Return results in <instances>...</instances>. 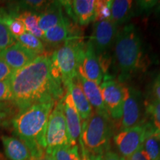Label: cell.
<instances>
[{
  "mask_svg": "<svg viewBox=\"0 0 160 160\" xmlns=\"http://www.w3.org/2000/svg\"><path fill=\"white\" fill-rule=\"evenodd\" d=\"M12 103L19 112L36 104L57 102L64 95L63 84L51 57L39 55L10 79Z\"/></svg>",
  "mask_w": 160,
  "mask_h": 160,
  "instance_id": "6da1fadb",
  "label": "cell"
},
{
  "mask_svg": "<svg viewBox=\"0 0 160 160\" xmlns=\"http://www.w3.org/2000/svg\"><path fill=\"white\" fill-rule=\"evenodd\" d=\"M55 103L36 104L12 118L11 122L15 135L27 145L32 157H39L45 152L46 129Z\"/></svg>",
  "mask_w": 160,
  "mask_h": 160,
  "instance_id": "7a4b0ae2",
  "label": "cell"
},
{
  "mask_svg": "<svg viewBox=\"0 0 160 160\" xmlns=\"http://www.w3.org/2000/svg\"><path fill=\"white\" fill-rule=\"evenodd\" d=\"M142 58V42L137 28L128 24L118 30L114 42V59L119 72V82L141 68Z\"/></svg>",
  "mask_w": 160,
  "mask_h": 160,
  "instance_id": "3957f363",
  "label": "cell"
},
{
  "mask_svg": "<svg viewBox=\"0 0 160 160\" xmlns=\"http://www.w3.org/2000/svg\"><path fill=\"white\" fill-rule=\"evenodd\" d=\"M111 135L108 113L93 111L91 117L82 123L79 142L93 160L109 151Z\"/></svg>",
  "mask_w": 160,
  "mask_h": 160,
  "instance_id": "277c9868",
  "label": "cell"
},
{
  "mask_svg": "<svg viewBox=\"0 0 160 160\" xmlns=\"http://www.w3.org/2000/svg\"><path fill=\"white\" fill-rule=\"evenodd\" d=\"M85 44L79 34L68 39L51 57L53 67L59 72L65 88L77 77Z\"/></svg>",
  "mask_w": 160,
  "mask_h": 160,
  "instance_id": "5b68a950",
  "label": "cell"
},
{
  "mask_svg": "<svg viewBox=\"0 0 160 160\" xmlns=\"http://www.w3.org/2000/svg\"><path fill=\"white\" fill-rule=\"evenodd\" d=\"M62 98L57 102L49 116L45 134V152L47 153L57 147L70 145Z\"/></svg>",
  "mask_w": 160,
  "mask_h": 160,
  "instance_id": "8992f818",
  "label": "cell"
},
{
  "mask_svg": "<svg viewBox=\"0 0 160 160\" xmlns=\"http://www.w3.org/2000/svg\"><path fill=\"white\" fill-rule=\"evenodd\" d=\"M149 129L148 123L142 122L130 128L122 130L113 137L122 157L127 159L141 148Z\"/></svg>",
  "mask_w": 160,
  "mask_h": 160,
  "instance_id": "52a82bcc",
  "label": "cell"
},
{
  "mask_svg": "<svg viewBox=\"0 0 160 160\" xmlns=\"http://www.w3.org/2000/svg\"><path fill=\"white\" fill-rule=\"evenodd\" d=\"M124 85L114 80L108 74L104 76L99 88L105 108L109 117L113 119L120 120L122 116L124 102Z\"/></svg>",
  "mask_w": 160,
  "mask_h": 160,
  "instance_id": "ba28073f",
  "label": "cell"
},
{
  "mask_svg": "<svg viewBox=\"0 0 160 160\" xmlns=\"http://www.w3.org/2000/svg\"><path fill=\"white\" fill-rule=\"evenodd\" d=\"M118 26L111 19L95 22L90 41L98 56H105L114 44Z\"/></svg>",
  "mask_w": 160,
  "mask_h": 160,
  "instance_id": "9c48e42d",
  "label": "cell"
},
{
  "mask_svg": "<svg viewBox=\"0 0 160 160\" xmlns=\"http://www.w3.org/2000/svg\"><path fill=\"white\" fill-rule=\"evenodd\" d=\"M124 102L122 116L120 119V129L125 130L140 124L141 105L139 93L132 88L123 86Z\"/></svg>",
  "mask_w": 160,
  "mask_h": 160,
  "instance_id": "30bf717a",
  "label": "cell"
},
{
  "mask_svg": "<svg viewBox=\"0 0 160 160\" xmlns=\"http://www.w3.org/2000/svg\"><path fill=\"white\" fill-rule=\"evenodd\" d=\"M78 73L85 76L88 79L94 82L98 85H100L104 76L106 74L101 60L96 53L90 40L85 45Z\"/></svg>",
  "mask_w": 160,
  "mask_h": 160,
  "instance_id": "8fae6325",
  "label": "cell"
},
{
  "mask_svg": "<svg viewBox=\"0 0 160 160\" xmlns=\"http://www.w3.org/2000/svg\"><path fill=\"white\" fill-rule=\"evenodd\" d=\"M68 15L80 25H87L94 21L96 0L61 1Z\"/></svg>",
  "mask_w": 160,
  "mask_h": 160,
  "instance_id": "7c38bea8",
  "label": "cell"
},
{
  "mask_svg": "<svg viewBox=\"0 0 160 160\" xmlns=\"http://www.w3.org/2000/svg\"><path fill=\"white\" fill-rule=\"evenodd\" d=\"M63 109L65 113L68 133L69 145H78L82 133V120L76 108L72 97L68 92L62 98Z\"/></svg>",
  "mask_w": 160,
  "mask_h": 160,
  "instance_id": "4fadbf2b",
  "label": "cell"
},
{
  "mask_svg": "<svg viewBox=\"0 0 160 160\" xmlns=\"http://www.w3.org/2000/svg\"><path fill=\"white\" fill-rule=\"evenodd\" d=\"M38 56L17 42L11 47L0 52V59L7 63L14 71L25 67Z\"/></svg>",
  "mask_w": 160,
  "mask_h": 160,
  "instance_id": "5bb4252c",
  "label": "cell"
},
{
  "mask_svg": "<svg viewBox=\"0 0 160 160\" xmlns=\"http://www.w3.org/2000/svg\"><path fill=\"white\" fill-rule=\"evenodd\" d=\"M77 77L86 98L88 100L92 108H94V111L100 113H108L99 85L94 82L88 79L85 76L79 73H77Z\"/></svg>",
  "mask_w": 160,
  "mask_h": 160,
  "instance_id": "9a60e30c",
  "label": "cell"
},
{
  "mask_svg": "<svg viewBox=\"0 0 160 160\" xmlns=\"http://www.w3.org/2000/svg\"><path fill=\"white\" fill-rule=\"evenodd\" d=\"M68 92L71 94L76 108L81 118L82 123L91 117L93 110L85 93L82 89L81 85L78 81L77 77L68 85Z\"/></svg>",
  "mask_w": 160,
  "mask_h": 160,
  "instance_id": "2e32d148",
  "label": "cell"
},
{
  "mask_svg": "<svg viewBox=\"0 0 160 160\" xmlns=\"http://www.w3.org/2000/svg\"><path fill=\"white\" fill-rule=\"evenodd\" d=\"M64 17L61 1L50 2L48 7L39 13V25L44 33L63 21Z\"/></svg>",
  "mask_w": 160,
  "mask_h": 160,
  "instance_id": "e0dca14e",
  "label": "cell"
},
{
  "mask_svg": "<svg viewBox=\"0 0 160 160\" xmlns=\"http://www.w3.org/2000/svg\"><path fill=\"white\" fill-rule=\"evenodd\" d=\"M4 151L9 160H31L32 155L27 145L18 138L2 137Z\"/></svg>",
  "mask_w": 160,
  "mask_h": 160,
  "instance_id": "ac0fdd59",
  "label": "cell"
},
{
  "mask_svg": "<svg viewBox=\"0 0 160 160\" xmlns=\"http://www.w3.org/2000/svg\"><path fill=\"white\" fill-rule=\"evenodd\" d=\"M133 4L131 0L111 1L110 19L117 26L127 23L134 14Z\"/></svg>",
  "mask_w": 160,
  "mask_h": 160,
  "instance_id": "d6986e66",
  "label": "cell"
},
{
  "mask_svg": "<svg viewBox=\"0 0 160 160\" xmlns=\"http://www.w3.org/2000/svg\"><path fill=\"white\" fill-rule=\"evenodd\" d=\"M74 34L76 33H72L71 24L67 18H65L62 22L44 33L43 41L51 45H59Z\"/></svg>",
  "mask_w": 160,
  "mask_h": 160,
  "instance_id": "ffe728a7",
  "label": "cell"
},
{
  "mask_svg": "<svg viewBox=\"0 0 160 160\" xmlns=\"http://www.w3.org/2000/svg\"><path fill=\"white\" fill-rule=\"evenodd\" d=\"M9 13L17 17L25 25L26 32L31 33L39 39L43 40L44 32L40 29L39 25V13L32 11H20L19 13Z\"/></svg>",
  "mask_w": 160,
  "mask_h": 160,
  "instance_id": "44dd1931",
  "label": "cell"
},
{
  "mask_svg": "<svg viewBox=\"0 0 160 160\" xmlns=\"http://www.w3.org/2000/svg\"><path fill=\"white\" fill-rule=\"evenodd\" d=\"M142 148L148 160L160 159V139L151 126Z\"/></svg>",
  "mask_w": 160,
  "mask_h": 160,
  "instance_id": "7402d4cb",
  "label": "cell"
},
{
  "mask_svg": "<svg viewBox=\"0 0 160 160\" xmlns=\"http://www.w3.org/2000/svg\"><path fill=\"white\" fill-rule=\"evenodd\" d=\"M145 108L150 119V122L148 123L155 133H160V102L154 98L146 99Z\"/></svg>",
  "mask_w": 160,
  "mask_h": 160,
  "instance_id": "603a6c76",
  "label": "cell"
},
{
  "mask_svg": "<svg viewBox=\"0 0 160 160\" xmlns=\"http://www.w3.org/2000/svg\"><path fill=\"white\" fill-rule=\"evenodd\" d=\"M16 42L37 55H43L45 51V45L39 39L28 32H25L22 35L15 38Z\"/></svg>",
  "mask_w": 160,
  "mask_h": 160,
  "instance_id": "cb8c5ba5",
  "label": "cell"
},
{
  "mask_svg": "<svg viewBox=\"0 0 160 160\" xmlns=\"http://www.w3.org/2000/svg\"><path fill=\"white\" fill-rule=\"evenodd\" d=\"M50 2L44 0H25V1H19L14 4V8L11 9L9 12L11 13H19L20 11H32L35 13H42L48 5Z\"/></svg>",
  "mask_w": 160,
  "mask_h": 160,
  "instance_id": "d4e9b609",
  "label": "cell"
},
{
  "mask_svg": "<svg viewBox=\"0 0 160 160\" xmlns=\"http://www.w3.org/2000/svg\"><path fill=\"white\" fill-rule=\"evenodd\" d=\"M0 15L13 37L17 38L25 33L26 29L24 24L14 15L5 11L0 12Z\"/></svg>",
  "mask_w": 160,
  "mask_h": 160,
  "instance_id": "484cf974",
  "label": "cell"
},
{
  "mask_svg": "<svg viewBox=\"0 0 160 160\" xmlns=\"http://www.w3.org/2000/svg\"><path fill=\"white\" fill-rule=\"evenodd\" d=\"M54 160H82L78 145H65L57 147L48 153Z\"/></svg>",
  "mask_w": 160,
  "mask_h": 160,
  "instance_id": "4316f807",
  "label": "cell"
},
{
  "mask_svg": "<svg viewBox=\"0 0 160 160\" xmlns=\"http://www.w3.org/2000/svg\"><path fill=\"white\" fill-rule=\"evenodd\" d=\"M112 0H97L95 5L94 22H101L111 19Z\"/></svg>",
  "mask_w": 160,
  "mask_h": 160,
  "instance_id": "83f0119b",
  "label": "cell"
},
{
  "mask_svg": "<svg viewBox=\"0 0 160 160\" xmlns=\"http://www.w3.org/2000/svg\"><path fill=\"white\" fill-rule=\"evenodd\" d=\"M15 43V38L9 31L0 15V52L11 47Z\"/></svg>",
  "mask_w": 160,
  "mask_h": 160,
  "instance_id": "f1b7e54d",
  "label": "cell"
},
{
  "mask_svg": "<svg viewBox=\"0 0 160 160\" xmlns=\"http://www.w3.org/2000/svg\"><path fill=\"white\" fill-rule=\"evenodd\" d=\"M12 101V91L10 79L0 81V103Z\"/></svg>",
  "mask_w": 160,
  "mask_h": 160,
  "instance_id": "f546056e",
  "label": "cell"
},
{
  "mask_svg": "<svg viewBox=\"0 0 160 160\" xmlns=\"http://www.w3.org/2000/svg\"><path fill=\"white\" fill-rule=\"evenodd\" d=\"M136 8L134 9L140 13H148L152 10L155 8L158 1L156 0H142V1H136Z\"/></svg>",
  "mask_w": 160,
  "mask_h": 160,
  "instance_id": "4dcf8cb0",
  "label": "cell"
},
{
  "mask_svg": "<svg viewBox=\"0 0 160 160\" xmlns=\"http://www.w3.org/2000/svg\"><path fill=\"white\" fill-rule=\"evenodd\" d=\"M13 71L7 63L0 59V81H5L11 79Z\"/></svg>",
  "mask_w": 160,
  "mask_h": 160,
  "instance_id": "1f68e13d",
  "label": "cell"
},
{
  "mask_svg": "<svg viewBox=\"0 0 160 160\" xmlns=\"http://www.w3.org/2000/svg\"><path fill=\"white\" fill-rule=\"evenodd\" d=\"M93 160H125L123 157H120L118 153L111 151H108L103 153L102 155L100 156L97 159Z\"/></svg>",
  "mask_w": 160,
  "mask_h": 160,
  "instance_id": "d6a6232c",
  "label": "cell"
},
{
  "mask_svg": "<svg viewBox=\"0 0 160 160\" xmlns=\"http://www.w3.org/2000/svg\"><path fill=\"white\" fill-rule=\"evenodd\" d=\"M152 93L154 99L160 102V73L155 78L152 85Z\"/></svg>",
  "mask_w": 160,
  "mask_h": 160,
  "instance_id": "836d02e7",
  "label": "cell"
},
{
  "mask_svg": "<svg viewBox=\"0 0 160 160\" xmlns=\"http://www.w3.org/2000/svg\"><path fill=\"white\" fill-rule=\"evenodd\" d=\"M10 111L11 110L5 105V103H0V126L6 122V120L11 114Z\"/></svg>",
  "mask_w": 160,
  "mask_h": 160,
  "instance_id": "e575fe53",
  "label": "cell"
},
{
  "mask_svg": "<svg viewBox=\"0 0 160 160\" xmlns=\"http://www.w3.org/2000/svg\"><path fill=\"white\" fill-rule=\"evenodd\" d=\"M125 160H148L146 157V156L142 151V148H140L139 150L133 153V155H131L129 158H128Z\"/></svg>",
  "mask_w": 160,
  "mask_h": 160,
  "instance_id": "d590c367",
  "label": "cell"
},
{
  "mask_svg": "<svg viewBox=\"0 0 160 160\" xmlns=\"http://www.w3.org/2000/svg\"><path fill=\"white\" fill-rule=\"evenodd\" d=\"M31 160H54L51 155L47 153L46 152L37 157H31Z\"/></svg>",
  "mask_w": 160,
  "mask_h": 160,
  "instance_id": "8d00e7d4",
  "label": "cell"
},
{
  "mask_svg": "<svg viewBox=\"0 0 160 160\" xmlns=\"http://www.w3.org/2000/svg\"><path fill=\"white\" fill-rule=\"evenodd\" d=\"M81 149H82V155H81L82 160H91V158L89 157V155L88 154L87 152L85 151V149H84L82 147H81Z\"/></svg>",
  "mask_w": 160,
  "mask_h": 160,
  "instance_id": "74e56055",
  "label": "cell"
},
{
  "mask_svg": "<svg viewBox=\"0 0 160 160\" xmlns=\"http://www.w3.org/2000/svg\"><path fill=\"white\" fill-rule=\"evenodd\" d=\"M153 11H154L155 15L157 16V17L160 18V1H158L157 5L155 7V8L153 9Z\"/></svg>",
  "mask_w": 160,
  "mask_h": 160,
  "instance_id": "f35d334b",
  "label": "cell"
},
{
  "mask_svg": "<svg viewBox=\"0 0 160 160\" xmlns=\"http://www.w3.org/2000/svg\"><path fill=\"white\" fill-rule=\"evenodd\" d=\"M0 160H7V159L1 153H0Z\"/></svg>",
  "mask_w": 160,
  "mask_h": 160,
  "instance_id": "ab89813d",
  "label": "cell"
},
{
  "mask_svg": "<svg viewBox=\"0 0 160 160\" xmlns=\"http://www.w3.org/2000/svg\"><path fill=\"white\" fill-rule=\"evenodd\" d=\"M156 134L158 136V137H159V139H160V133H156Z\"/></svg>",
  "mask_w": 160,
  "mask_h": 160,
  "instance_id": "60d3db41",
  "label": "cell"
},
{
  "mask_svg": "<svg viewBox=\"0 0 160 160\" xmlns=\"http://www.w3.org/2000/svg\"><path fill=\"white\" fill-rule=\"evenodd\" d=\"M159 160H160V159H159Z\"/></svg>",
  "mask_w": 160,
  "mask_h": 160,
  "instance_id": "b9f144b4",
  "label": "cell"
}]
</instances>
